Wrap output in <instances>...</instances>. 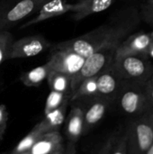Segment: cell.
I'll return each instance as SVG.
<instances>
[{
    "instance_id": "83f0119b",
    "label": "cell",
    "mask_w": 153,
    "mask_h": 154,
    "mask_svg": "<svg viewBox=\"0 0 153 154\" xmlns=\"http://www.w3.org/2000/svg\"><path fill=\"white\" fill-rule=\"evenodd\" d=\"M63 154H77L76 150V144L70 142L67 143V145L65 146V151Z\"/></svg>"
},
{
    "instance_id": "7402d4cb",
    "label": "cell",
    "mask_w": 153,
    "mask_h": 154,
    "mask_svg": "<svg viewBox=\"0 0 153 154\" xmlns=\"http://www.w3.org/2000/svg\"><path fill=\"white\" fill-rule=\"evenodd\" d=\"M69 97V95L68 94L50 90L46 99L45 107H44V115L60 106L63 104V102Z\"/></svg>"
},
{
    "instance_id": "d6a6232c",
    "label": "cell",
    "mask_w": 153,
    "mask_h": 154,
    "mask_svg": "<svg viewBox=\"0 0 153 154\" xmlns=\"http://www.w3.org/2000/svg\"><path fill=\"white\" fill-rule=\"evenodd\" d=\"M151 116H152V117H153V113H152V114H151Z\"/></svg>"
},
{
    "instance_id": "5bb4252c",
    "label": "cell",
    "mask_w": 153,
    "mask_h": 154,
    "mask_svg": "<svg viewBox=\"0 0 153 154\" xmlns=\"http://www.w3.org/2000/svg\"><path fill=\"white\" fill-rule=\"evenodd\" d=\"M63 139L59 131H52L42 134L32 147L30 154H51L64 148Z\"/></svg>"
},
{
    "instance_id": "4fadbf2b",
    "label": "cell",
    "mask_w": 153,
    "mask_h": 154,
    "mask_svg": "<svg viewBox=\"0 0 153 154\" xmlns=\"http://www.w3.org/2000/svg\"><path fill=\"white\" fill-rule=\"evenodd\" d=\"M70 110L65 119V134L68 142L77 143L79 138L83 135L84 127V110L79 100L71 101Z\"/></svg>"
},
{
    "instance_id": "ac0fdd59",
    "label": "cell",
    "mask_w": 153,
    "mask_h": 154,
    "mask_svg": "<svg viewBox=\"0 0 153 154\" xmlns=\"http://www.w3.org/2000/svg\"><path fill=\"white\" fill-rule=\"evenodd\" d=\"M49 87L50 90L61 92L64 94H70V83L71 77L54 70H50L47 78Z\"/></svg>"
},
{
    "instance_id": "d4e9b609",
    "label": "cell",
    "mask_w": 153,
    "mask_h": 154,
    "mask_svg": "<svg viewBox=\"0 0 153 154\" xmlns=\"http://www.w3.org/2000/svg\"><path fill=\"white\" fill-rule=\"evenodd\" d=\"M139 11L142 20L153 26V4H142Z\"/></svg>"
},
{
    "instance_id": "52a82bcc",
    "label": "cell",
    "mask_w": 153,
    "mask_h": 154,
    "mask_svg": "<svg viewBox=\"0 0 153 154\" xmlns=\"http://www.w3.org/2000/svg\"><path fill=\"white\" fill-rule=\"evenodd\" d=\"M139 55L147 59L153 58V31L150 32H135L124 39L118 46L115 57Z\"/></svg>"
},
{
    "instance_id": "44dd1931",
    "label": "cell",
    "mask_w": 153,
    "mask_h": 154,
    "mask_svg": "<svg viewBox=\"0 0 153 154\" xmlns=\"http://www.w3.org/2000/svg\"><path fill=\"white\" fill-rule=\"evenodd\" d=\"M14 42L13 34L8 30H0V64L9 60L12 43Z\"/></svg>"
},
{
    "instance_id": "603a6c76",
    "label": "cell",
    "mask_w": 153,
    "mask_h": 154,
    "mask_svg": "<svg viewBox=\"0 0 153 154\" xmlns=\"http://www.w3.org/2000/svg\"><path fill=\"white\" fill-rule=\"evenodd\" d=\"M109 154H128L127 134L125 131L118 134Z\"/></svg>"
},
{
    "instance_id": "4316f807",
    "label": "cell",
    "mask_w": 153,
    "mask_h": 154,
    "mask_svg": "<svg viewBox=\"0 0 153 154\" xmlns=\"http://www.w3.org/2000/svg\"><path fill=\"white\" fill-rule=\"evenodd\" d=\"M118 134H117V133L112 134V135L106 141V143L102 145V147L100 148V150L98 151V152L96 154L110 153V151H111V149H112V147H113V145H114V143H115V140H116V138H117V136H118Z\"/></svg>"
},
{
    "instance_id": "484cf974",
    "label": "cell",
    "mask_w": 153,
    "mask_h": 154,
    "mask_svg": "<svg viewBox=\"0 0 153 154\" xmlns=\"http://www.w3.org/2000/svg\"><path fill=\"white\" fill-rule=\"evenodd\" d=\"M8 123V111L5 105H0V142L3 140Z\"/></svg>"
},
{
    "instance_id": "f1b7e54d",
    "label": "cell",
    "mask_w": 153,
    "mask_h": 154,
    "mask_svg": "<svg viewBox=\"0 0 153 154\" xmlns=\"http://www.w3.org/2000/svg\"><path fill=\"white\" fill-rule=\"evenodd\" d=\"M64 151H65V147H64V148H62V149H60V150H59V151H57V152H53V153H51V154H63L64 153Z\"/></svg>"
},
{
    "instance_id": "30bf717a",
    "label": "cell",
    "mask_w": 153,
    "mask_h": 154,
    "mask_svg": "<svg viewBox=\"0 0 153 154\" xmlns=\"http://www.w3.org/2000/svg\"><path fill=\"white\" fill-rule=\"evenodd\" d=\"M85 58L69 51H53L47 61L51 70L61 72L71 78L82 68Z\"/></svg>"
},
{
    "instance_id": "8992f818",
    "label": "cell",
    "mask_w": 153,
    "mask_h": 154,
    "mask_svg": "<svg viewBox=\"0 0 153 154\" xmlns=\"http://www.w3.org/2000/svg\"><path fill=\"white\" fill-rule=\"evenodd\" d=\"M49 0H17L9 6H0V30H8L26 16L37 13Z\"/></svg>"
},
{
    "instance_id": "5b68a950",
    "label": "cell",
    "mask_w": 153,
    "mask_h": 154,
    "mask_svg": "<svg viewBox=\"0 0 153 154\" xmlns=\"http://www.w3.org/2000/svg\"><path fill=\"white\" fill-rule=\"evenodd\" d=\"M113 66L123 80L147 83L153 79V63L143 56L124 55L115 57Z\"/></svg>"
},
{
    "instance_id": "277c9868",
    "label": "cell",
    "mask_w": 153,
    "mask_h": 154,
    "mask_svg": "<svg viewBox=\"0 0 153 154\" xmlns=\"http://www.w3.org/2000/svg\"><path fill=\"white\" fill-rule=\"evenodd\" d=\"M128 154H146L153 143V118L142 115L130 121L125 130Z\"/></svg>"
},
{
    "instance_id": "ffe728a7",
    "label": "cell",
    "mask_w": 153,
    "mask_h": 154,
    "mask_svg": "<svg viewBox=\"0 0 153 154\" xmlns=\"http://www.w3.org/2000/svg\"><path fill=\"white\" fill-rule=\"evenodd\" d=\"M43 133L40 129L38 124L32 128V130L24 136L13 149V151L9 154H21L26 152H29L30 149L32 147V145L35 143V142L38 140V138Z\"/></svg>"
},
{
    "instance_id": "8fae6325",
    "label": "cell",
    "mask_w": 153,
    "mask_h": 154,
    "mask_svg": "<svg viewBox=\"0 0 153 154\" xmlns=\"http://www.w3.org/2000/svg\"><path fill=\"white\" fill-rule=\"evenodd\" d=\"M123 79L115 71L113 63L96 76L97 96L106 99L112 105L119 93Z\"/></svg>"
},
{
    "instance_id": "1f68e13d",
    "label": "cell",
    "mask_w": 153,
    "mask_h": 154,
    "mask_svg": "<svg viewBox=\"0 0 153 154\" xmlns=\"http://www.w3.org/2000/svg\"><path fill=\"white\" fill-rule=\"evenodd\" d=\"M21 154H30V153H29V152H23V153H21Z\"/></svg>"
},
{
    "instance_id": "6da1fadb",
    "label": "cell",
    "mask_w": 153,
    "mask_h": 154,
    "mask_svg": "<svg viewBox=\"0 0 153 154\" xmlns=\"http://www.w3.org/2000/svg\"><path fill=\"white\" fill-rule=\"evenodd\" d=\"M141 22L140 11L134 6H126L92 31L55 44L51 48V51H69L86 59L106 44L122 42L130 34L135 32V29Z\"/></svg>"
},
{
    "instance_id": "cb8c5ba5",
    "label": "cell",
    "mask_w": 153,
    "mask_h": 154,
    "mask_svg": "<svg viewBox=\"0 0 153 154\" xmlns=\"http://www.w3.org/2000/svg\"><path fill=\"white\" fill-rule=\"evenodd\" d=\"M146 96V110L144 115H151L153 113V79L145 84Z\"/></svg>"
},
{
    "instance_id": "2e32d148",
    "label": "cell",
    "mask_w": 153,
    "mask_h": 154,
    "mask_svg": "<svg viewBox=\"0 0 153 154\" xmlns=\"http://www.w3.org/2000/svg\"><path fill=\"white\" fill-rule=\"evenodd\" d=\"M69 104V97L67 98L60 106L44 115L43 119L40 123H38V125L43 134L60 130V128L65 122Z\"/></svg>"
},
{
    "instance_id": "4dcf8cb0",
    "label": "cell",
    "mask_w": 153,
    "mask_h": 154,
    "mask_svg": "<svg viewBox=\"0 0 153 154\" xmlns=\"http://www.w3.org/2000/svg\"><path fill=\"white\" fill-rule=\"evenodd\" d=\"M145 3H147V4H153V0H146Z\"/></svg>"
},
{
    "instance_id": "7a4b0ae2",
    "label": "cell",
    "mask_w": 153,
    "mask_h": 154,
    "mask_svg": "<svg viewBox=\"0 0 153 154\" xmlns=\"http://www.w3.org/2000/svg\"><path fill=\"white\" fill-rule=\"evenodd\" d=\"M120 43L121 42H113L106 44L85 59L80 70L71 78L69 96L77 90L85 79L97 76L114 62Z\"/></svg>"
},
{
    "instance_id": "f546056e",
    "label": "cell",
    "mask_w": 153,
    "mask_h": 154,
    "mask_svg": "<svg viewBox=\"0 0 153 154\" xmlns=\"http://www.w3.org/2000/svg\"><path fill=\"white\" fill-rule=\"evenodd\" d=\"M146 154H153V143L151 144V146L150 147V149L148 150V152H147Z\"/></svg>"
},
{
    "instance_id": "9c48e42d",
    "label": "cell",
    "mask_w": 153,
    "mask_h": 154,
    "mask_svg": "<svg viewBox=\"0 0 153 154\" xmlns=\"http://www.w3.org/2000/svg\"><path fill=\"white\" fill-rule=\"evenodd\" d=\"M50 47L49 42L41 35H32L14 41L11 46L9 59H22L33 57Z\"/></svg>"
},
{
    "instance_id": "9a60e30c",
    "label": "cell",
    "mask_w": 153,
    "mask_h": 154,
    "mask_svg": "<svg viewBox=\"0 0 153 154\" xmlns=\"http://www.w3.org/2000/svg\"><path fill=\"white\" fill-rule=\"evenodd\" d=\"M114 3L115 0H78L71 17L74 21H80L93 14L108 9Z\"/></svg>"
},
{
    "instance_id": "ba28073f",
    "label": "cell",
    "mask_w": 153,
    "mask_h": 154,
    "mask_svg": "<svg viewBox=\"0 0 153 154\" xmlns=\"http://www.w3.org/2000/svg\"><path fill=\"white\" fill-rule=\"evenodd\" d=\"M79 101L84 110L83 134H87L101 122L112 104L98 96L86 97Z\"/></svg>"
},
{
    "instance_id": "d6986e66",
    "label": "cell",
    "mask_w": 153,
    "mask_h": 154,
    "mask_svg": "<svg viewBox=\"0 0 153 154\" xmlns=\"http://www.w3.org/2000/svg\"><path fill=\"white\" fill-rule=\"evenodd\" d=\"M95 96H97L96 76L85 79L79 85L77 90L69 96V102Z\"/></svg>"
},
{
    "instance_id": "3957f363",
    "label": "cell",
    "mask_w": 153,
    "mask_h": 154,
    "mask_svg": "<svg viewBox=\"0 0 153 154\" xmlns=\"http://www.w3.org/2000/svg\"><path fill=\"white\" fill-rule=\"evenodd\" d=\"M145 84L133 80H123L114 104L117 105L124 115L134 117L144 115L146 110Z\"/></svg>"
},
{
    "instance_id": "e0dca14e",
    "label": "cell",
    "mask_w": 153,
    "mask_h": 154,
    "mask_svg": "<svg viewBox=\"0 0 153 154\" xmlns=\"http://www.w3.org/2000/svg\"><path fill=\"white\" fill-rule=\"evenodd\" d=\"M50 67L48 62L45 64L34 68L21 76V81L26 87H38L42 81L47 79L49 73L50 72Z\"/></svg>"
},
{
    "instance_id": "836d02e7",
    "label": "cell",
    "mask_w": 153,
    "mask_h": 154,
    "mask_svg": "<svg viewBox=\"0 0 153 154\" xmlns=\"http://www.w3.org/2000/svg\"><path fill=\"white\" fill-rule=\"evenodd\" d=\"M150 116H151V115H150ZM152 118H153V117H152Z\"/></svg>"
},
{
    "instance_id": "7c38bea8",
    "label": "cell",
    "mask_w": 153,
    "mask_h": 154,
    "mask_svg": "<svg viewBox=\"0 0 153 154\" xmlns=\"http://www.w3.org/2000/svg\"><path fill=\"white\" fill-rule=\"evenodd\" d=\"M77 8V3L69 4L66 0H49L37 12V15L32 19L25 22L21 29H24L30 25L43 22L45 20L65 14L66 13H73Z\"/></svg>"
}]
</instances>
